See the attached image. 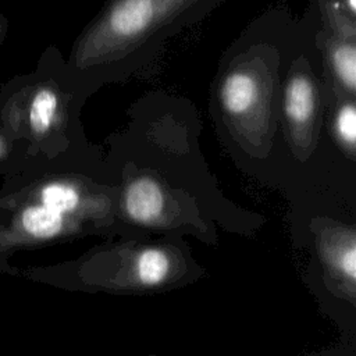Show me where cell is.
Returning a JSON list of instances; mask_svg holds the SVG:
<instances>
[{"instance_id":"cell-1","label":"cell","mask_w":356,"mask_h":356,"mask_svg":"<svg viewBox=\"0 0 356 356\" xmlns=\"http://www.w3.org/2000/svg\"><path fill=\"white\" fill-rule=\"evenodd\" d=\"M302 25L303 18L288 8H268L222 51L210 86V107L241 142H270L280 124L282 76Z\"/></svg>"},{"instance_id":"cell-4","label":"cell","mask_w":356,"mask_h":356,"mask_svg":"<svg viewBox=\"0 0 356 356\" xmlns=\"http://www.w3.org/2000/svg\"><path fill=\"white\" fill-rule=\"evenodd\" d=\"M316 44L328 88L338 95L356 99V36L334 33L317 26Z\"/></svg>"},{"instance_id":"cell-6","label":"cell","mask_w":356,"mask_h":356,"mask_svg":"<svg viewBox=\"0 0 356 356\" xmlns=\"http://www.w3.org/2000/svg\"><path fill=\"white\" fill-rule=\"evenodd\" d=\"M327 117L335 139L349 152L356 145V99L338 95L327 85Z\"/></svg>"},{"instance_id":"cell-2","label":"cell","mask_w":356,"mask_h":356,"mask_svg":"<svg viewBox=\"0 0 356 356\" xmlns=\"http://www.w3.org/2000/svg\"><path fill=\"white\" fill-rule=\"evenodd\" d=\"M225 0H106L75 39L67 63L93 92L146 71L167 42Z\"/></svg>"},{"instance_id":"cell-7","label":"cell","mask_w":356,"mask_h":356,"mask_svg":"<svg viewBox=\"0 0 356 356\" xmlns=\"http://www.w3.org/2000/svg\"><path fill=\"white\" fill-rule=\"evenodd\" d=\"M309 6L321 29L356 36V0H309Z\"/></svg>"},{"instance_id":"cell-8","label":"cell","mask_w":356,"mask_h":356,"mask_svg":"<svg viewBox=\"0 0 356 356\" xmlns=\"http://www.w3.org/2000/svg\"><path fill=\"white\" fill-rule=\"evenodd\" d=\"M65 225V216L43 204H29L18 216V229L32 239H51L60 235Z\"/></svg>"},{"instance_id":"cell-12","label":"cell","mask_w":356,"mask_h":356,"mask_svg":"<svg viewBox=\"0 0 356 356\" xmlns=\"http://www.w3.org/2000/svg\"><path fill=\"white\" fill-rule=\"evenodd\" d=\"M1 118V117H0ZM10 135H13L8 129H7V127L3 124V121H1V125H0V160L8 153V149H10V139H11V136Z\"/></svg>"},{"instance_id":"cell-10","label":"cell","mask_w":356,"mask_h":356,"mask_svg":"<svg viewBox=\"0 0 356 356\" xmlns=\"http://www.w3.org/2000/svg\"><path fill=\"white\" fill-rule=\"evenodd\" d=\"M170 271V257L160 249H146L136 259V274L143 284L161 282Z\"/></svg>"},{"instance_id":"cell-5","label":"cell","mask_w":356,"mask_h":356,"mask_svg":"<svg viewBox=\"0 0 356 356\" xmlns=\"http://www.w3.org/2000/svg\"><path fill=\"white\" fill-rule=\"evenodd\" d=\"M124 206L132 220L138 222H152L159 218L163 211L164 196L154 179L140 177L127 188Z\"/></svg>"},{"instance_id":"cell-3","label":"cell","mask_w":356,"mask_h":356,"mask_svg":"<svg viewBox=\"0 0 356 356\" xmlns=\"http://www.w3.org/2000/svg\"><path fill=\"white\" fill-rule=\"evenodd\" d=\"M93 92L71 71L56 46L47 47L36 68L0 89V117L15 136L40 142L57 134Z\"/></svg>"},{"instance_id":"cell-13","label":"cell","mask_w":356,"mask_h":356,"mask_svg":"<svg viewBox=\"0 0 356 356\" xmlns=\"http://www.w3.org/2000/svg\"><path fill=\"white\" fill-rule=\"evenodd\" d=\"M7 29H8V22L7 18L0 13V44L3 43L6 35H7Z\"/></svg>"},{"instance_id":"cell-9","label":"cell","mask_w":356,"mask_h":356,"mask_svg":"<svg viewBox=\"0 0 356 356\" xmlns=\"http://www.w3.org/2000/svg\"><path fill=\"white\" fill-rule=\"evenodd\" d=\"M39 203L65 216L78 207L79 195L76 189L68 184L51 182L40 189Z\"/></svg>"},{"instance_id":"cell-11","label":"cell","mask_w":356,"mask_h":356,"mask_svg":"<svg viewBox=\"0 0 356 356\" xmlns=\"http://www.w3.org/2000/svg\"><path fill=\"white\" fill-rule=\"evenodd\" d=\"M327 257L334 267L350 281L356 277V245L355 238L342 235L331 241L327 248Z\"/></svg>"}]
</instances>
